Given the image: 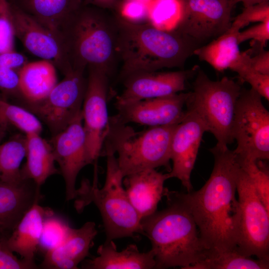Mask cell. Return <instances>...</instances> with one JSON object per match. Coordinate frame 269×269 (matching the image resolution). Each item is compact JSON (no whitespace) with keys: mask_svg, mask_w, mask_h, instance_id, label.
Here are the masks:
<instances>
[{"mask_svg":"<svg viewBox=\"0 0 269 269\" xmlns=\"http://www.w3.org/2000/svg\"><path fill=\"white\" fill-rule=\"evenodd\" d=\"M107 172L105 184L98 187L95 169L92 184L84 179L77 189L75 208L79 212L87 205L94 203L101 214L106 235V241L124 237L135 238L143 235L141 218L129 200L123 186L124 177L119 168L116 157L110 149L105 147Z\"/></svg>","mask_w":269,"mask_h":269,"instance_id":"5","label":"cell"},{"mask_svg":"<svg viewBox=\"0 0 269 269\" xmlns=\"http://www.w3.org/2000/svg\"><path fill=\"white\" fill-rule=\"evenodd\" d=\"M189 92L148 99L134 102L115 104L120 122L135 123L151 127L177 124L186 112Z\"/></svg>","mask_w":269,"mask_h":269,"instance_id":"16","label":"cell"},{"mask_svg":"<svg viewBox=\"0 0 269 269\" xmlns=\"http://www.w3.org/2000/svg\"><path fill=\"white\" fill-rule=\"evenodd\" d=\"M83 1L84 5L117 11L122 0H83Z\"/></svg>","mask_w":269,"mask_h":269,"instance_id":"42","label":"cell"},{"mask_svg":"<svg viewBox=\"0 0 269 269\" xmlns=\"http://www.w3.org/2000/svg\"><path fill=\"white\" fill-rule=\"evenodd\" d=\"M250 63L257 71L266 75H269V51L264 48L260 49L255 56H250Z\"/></svg>","mask_w":269,"mask_h":269,"instance_id":"41","label":"cell"},{"mask_svg":"<svg viewBox=\"0 0 269 269\" xmlns=\"http://www.w3.org/2000/svg\"><path fill=\"white\" fill-rule=\"evenodd\" d=\"M237 192L240 209L237 250L247 256L269 260V211L240 166Z\"/></svg>","mask_w":269,"mask_h":269,"instance_id":"9","label":"cell"},{"mask_svg":"<svg viewBox=\"0 0 269 269\" xmlns=\"http://www.w3.org/2000/svg\"><path fill=\"white\" fill-rule=\"evenodd\" d=\"M98 231L93 222L79 229L71 228L64 242L45 253L41 267L50 269H76L88 255Z\"/></svg>","mask_w":269,"mask_h":269,"instance_id":"20","label":"cell"},{"mask_svg":"<svg viewBox=\"0 0 269 269\" xmlns=\"http://www.w3.org/2000/svg\"><path fill=\"white\" fill-rule=\"evenodd\" d=\"M117 54L121 76L182 68L198 46L174 29L164 30L149 22L134 24L117 15Z\"/></svg>","mask_w":269,"mask_h":269,"instance_id":"3","label":"cell"},{"mask_svg":"<svg viewBox=\"0 0 269 269\" xmlns=\"http://www.w3.org/2000/svg\"><path fill=\"white\" fill-rule=\"evenodd\" d=\"M55 162L63 177L67 200L76 196V180L80 170L91 164L87 150L81 112L63 130L52 136L50 141Z\"/></svg>","mask_w":269,"mask_h":269,"instance_id":"14","label":"cell"},{"mask_svg":"<svg viewBox=\"0 0 269 269\" xmlns=\"http://www.w3.org/2000/svg\"><path fill=\"white\" fill-rule=\"evenodd\" d=\"M148 22L164 30L171 29L178 19L180 12L179 0H150L148 3Z\"/></svg>","mask_w":269,"mask_h":269,"instance_id":"31","label":"cell"},{"mask_svg":"<svg viewBox=\"0 0 269 269\" xmlns=\"http://www.w3.org/2000/svg\"><path fill=\"white\" fill-rule=\"evenodd\" d=\"M18 74L20 105L42 101L57 83L55 66L45 60L28 62Z\"/></svg>","mask_w":269,"mask_h":269,"instance_id":"23","label":"cell"},{"mask_svg":"<svg viewBox=\"0 0 269 269\" xmlns=\"http://www.w3.org/2000/svg\"><path fill=\"white\" fill-rule=\"evenodd\" d=\"M250 39L257 42L261 49L264 48L269 40V20L260 22L244 31L239 32L237 40L239 45Z\"/></svg>","mask_w":269,"mask_h":269,"instance_id":"39","label":"cell"},{"mask_svg":"<svg viewBox=\"0 0 269 269\" xmlns=\"http://www.w3.org/2000/svg\"><path fill=\"white\" fill-rule=\"evenodd\" d=\"M26 152L25 134H16L0 143V181L17 184L25 180L22 177L20 166Z\"/></svg>","mask_w":269,"mask_h":269,"instance_id":"28","label":"cell"},{"mask_svg":"<svg viewBox=\"0 0 269 269\" xmlns=\"http://www.w3.org/2000/svg\"><path fill=\"white\" fill-rule=\"evenodd\" d=\"M233 1L235 3L238 2H242L244 5V7H247L255 4L268 1L269 0H230Z\"/></svg>","mask_w":269,"mask_h":269,"instance_id":"43","label":"cell"},{"mask_svg":"<svg viewBox=\"0 0 269 269\" xmlns=\"http://www.w3.org/2000/svg\"><path fill=\"white\" fill-rule=\"evenodd\" d=\"M11 2L57 36L63 24L84 5L83 0H15Z\"/></svg>","mask_w":269,"mask_h":269,"instance_id":"24","label":"cell"},{"mask_svg":"<svg viewBox=\"0 0 269 269\" xmlns=\"http://www.w3.org/2000/svg\"><path fill=\"white\" fill-rule=\"evenodd\" d=\"M85 70L64 75L42 101L19 105L44 122L52 136L63 130L81 112L87 87Z\"/></svg>","mask_w":269,"mask_h":269,"instance_id":"10","label":"cell"},{"mask_svg":"<svg viewBox=\"0 0 269 269\" xmlns=\"http://www.w3.org/2000/svg\"><path fill=\"white\" fill-rule=\"evenodd\" d=\"M240 30L231 25L220 36L197 48L193 54L219 72L230 69L241 54L237 40Z\"/></svg>","mask_w":269,"mask_h":269,"instance_id":"26","label":"cell"},{"mask_svg":"<svg viewBox=\"0 0 269 269\" xmlns=\"http://www.w3.org/2000/svg\"><path fill=\"white\" fill-rule=\"evenodd\" d=\"M236 158L240 167L250 177L260 199L269 211V173L264 160Z\"/></svg>","mask_w":269,"mask_h":269,"instance_id":"33","label":"cell"},{"mask_svg":"<svg viewBox=\"0 0 269 269\" xmlns=\"http://www.w3.org/2000/svg\"><path fill=\"white\" fill-rule=\"evenodd\" d=\"M100 8L83 5L60 28L58 36L73 69L93 67L109 76L118 60V21Z\"/></svg>","mask_w":269,"mask_h":269,"instance_id":"4","label":"cell"},{"mask_svg":"<svg viewBox=\"0 0 269 269\" xmlns=\"http://www.w3.org/2000/svg\"><path fill=\"white\" fill-rule=\"evenodd\" d=\"M28 62L27 58L15 50L0 53V67L19 71Z\"/></svg>","mask_w":269,"mask_h":269,"instance_id":"40","label":"cell"},{"mask_svg":"<svg viewBox=\"0 0 269 269\" xmlns=\"http://www.w3.org/2000/svg\"><path fill=\"white\" fill-rule=\"evenodd\" d=\"M269 20V1L245 7L242 12L234 18L232 26L241 29L250 23Z\"/></svg>","mask_w":269,"mask_h":269,"instance_id":"36","label":"cell"},{"mask_svg":"<svg viewBox=\"0 0 269 269\" xmlns=\"http://www.w3.org/2000/svg\"><path fill=\"white\" fill-rule=\"evenodd\" d=\"M7 236L0 235V269H33L35 264H31L14 255L7 245Z\"/></svg>","mask_w":269,"mask_h":269,"instance_id":"37","label":"cell"},{"mask_svg":"<svg viewBox=\"0 0 269 269\" xmlns=\"http://www.w3.org/2000/svg\"><path fill=\"white\" fill-rule=\"evenodd\" d=\"M250 56V50L241 52L230 69L236 72L242 81L248 83L262 98L269 101V75L263 74L255 70L251 64Z\"/></svg>","mask_w":269,"mask_h":269,"instance_id":"30","label":"cell"},{"mask_svg":"<svg viewBox=\"0 0 269 269\" xmlns=\"http://www.w3.org/2000/svg\"><path fill=\"white\" fill-rule=\"evenodd\" d=\"M82 108L86 146L91 164L101 154L109 129L107 109L109 76L104 71L89 67Z\"/></svg>","mask_w":269,"mask_h":269,"instance_id":"12","label":"cell"},{"mask_svg":"<svg viewBox=\"0 0 269 269\" xmlns=\"http://www.w3.org/2000/svg\"><path fill=\"white\" fill-rule=\"evenodd\" d=\"M10 1H14L15 0H9Z\"/></svg>","mask_w":269,"mask_h":269,"instance_id":"45","label":"cell"},{"mask_svg":"<svg viewBox=\"0 0 269 269\" xmlns=\"http://www.w3.org/2000/svg\"><path fill=\"white\" fill-rule=\"evenodd\" d=\"M242 87L227 77L220 80L210 79L199 67L189 92L186 108L193 110L212 133L220 147L234 141L233 126L236 103Z\"/></svg>","mask_w":269,"mask_h":269,"instance_id":"7","label":"cell"},{"mask_svg":"<svg viewBox=\"0 0 269 269\" xmlns=\"http://www.w3.org/2000/svg\"><path fill=\"white\" fill-rule=\"evenodd\" d=\"M124 178L123 184L128 198L141 219L155 212L158 202L164 196V184L169 179L168 173L149 169Z\"/></svg>","mask_w":269,"mask_h":269,"instance_id":"19","label":"cell"},{"mask_svg":"<svg viewBox=\"0 0 269 269\" xmlns=\"http://www.w3.org/2000/svg\"><path fill=\"white\" fill-rule=\"evenodd\" d=\"M0 92L8 99L20 100L18 70L0 67Z\"/></svg>","mask_w":269,"mask_h":269,"instance_id":"38","label":"cell"},{"mask_svg":"<svg viewBox=\"0 0 269 269\" xmlns=\"http://www.w3.org/2000/svg\"><path fill=\"white\" fill-rule=\"evenodd\" d=\"M137 0L140 1L144 2L147 3L150 0Z\"/></svg>","mask_w":269,"mask_h":269,"instance_id":"44","label":"cell"},{"mask_svg":"<svg viewBox=\"0 0 269 269\" xmlns=\"http://www.w3.org/2000/svg\"><path fill=\"white\" fill-rule=\"evenodd\" d=\"M12 128L25 134H40L42 127L40 120L28 110L12 103L0 93V143Z\"/></svg>","mask_w":269,"mask_h":269,"instance_id":"27","label":"cell"},{"mask_svg":"<svg viewBox=\"0 0 269 269\" xmlns=\"http://www.w3.org/2000/svg\"><path fill=\"white\" fill-rule=\"evenodd\" d=\"M167 206L141 219L143 235L149 240L155 269L187 268L208 255L194 217L181 193L166 188Z\"/></svg>","mask_w":269,"mask_h":269,"instance_id":"2","label":"cell"},{"mask_svg":"<svg viewBox=\"0 0 269 269\" xmlns=\"http://www.w3.org/2000/svg\"><path fill=\"white\" fill-rule=\"evenodd\" d=\"M39 196V188L31 180L17 184L0 181V235L8 237Z\"/></svg>","mask_w":269,"mask_h":269,"instance_id":"18","label":"cell"},{"mask_svg":"<svg viewBox=\"0 0 269 269\" xmlns=\"http://www.w3.org/2000/svg\"><path fill=\"white\" fill-rule=\"evenodd\" d=\"M179 123L151 127L136 133L113 117L110 119L109 132L104 143L117 154V163L124 178L160 166L171 170V140Z\"/></svg>","mask_w":269,"mask_h":269,"instance_id":"6","label":"cell"},{"mask_svg":"<svg viewBox=\"0 0 269 269\" xmlns=\"http://www.w3.org/2000/svg\"><path fill=\"white\" fill-rule=\"evenodd\" d=\"M262 96L253 88L242 87L233 126L237 157L253 161L269 158V113Z\"/></svg>","mask_w":269,"mask_h":269,"instance_id":"8","label":"cell"},{"mask_svg":"<svg viewBox=\"0 0 269 269\" xmlns=\"http://www.w3.org/2000/svg\"><path fill=\"white\" fill-rule=\"evenodd\" d=\"M26 135V162L21 169L23 179L33 181L38 188L58 170L50 142L33 133Z\"/></svg>","mask_w":269,"mask_h":269,"instance_id":"25","label":"cell"},{"mask_svg":"<svg viewBox=\"0 0 269 269\" xmlns=\"http://www.w3.org/2000/svg\"><path fill=\"white\" fill-rule=\"evenodd\" d=\"M212 172L197 191L181 193L208 255L237 249L240 204L236 199L240 165L233 150L217 144L210 149Z\"/></svg>","mask_w":269,"mask_h":269,"instance_id":"1","label":"cell"},{"mask_svg":"<svg viewBox=\"0 0 269 269\" xmlns=\"http://www.w3.org/2000/svg\"><path fill=\"white\" fill-rule=\"evenodd\" d=\"M51 210L35 203L24 214L7 238L9 249L21 259L35 264V254L38 248L43 222Z\"/></svg>","mask_w":269,"mask_h":269,"instance_id":"21","label":"cell"},{"mask_svg":"<svg viewBox=\"0 0 269 269\" xmlns=\"http://www.w3.org/2000/svg\"><path fill=\"white\" fill-rule=\"evenodd\" d=\"M15 32L9 0H0V53L14 50Z\"/></svg>","mask_w":269,"mask_h":269,"instance_id":"34","label":"cell"},{"mask_svg":"<svg viewBox=\"0 0 269 269\" xmlns=\"http://www.w3.org/2000/svg\"><path fill=\"white\" fill-rule=\"evenodd\" d=\"M206 132V126L198 115L186 108L185 116L176 126L172 135L170 150L172 167L168 174L169 178L179 179L187 192L193 189L191 174Z\"/></svg>","mask_w":269,"mask_h":269,"instance_id":"15","label":"cell"},{"mask_svg":"<svg viewBox=\"0 0 269 269\" xmlns=\"http://www.w3.org/2000/svg\"><path fill=\"white\" fill-rule=\"evenodd\" d=\"M98 256L89 260L84 268L88 269H155L154 253L140 252L136 245L130 244L118 251L113 240L105 241L97 250Z\"/></svg>","mask_w":269,"mask_h":269,"instance_id":"22","label":"cell"},{"mask_svg":"<svg viewBox=\"0 0 269 269\" xmlns=\"http://www.w3.org/2000/svg\"><path fill=\"white\" fill-rule=\"evenodd\" d=\"M198 67L188 70L141 72L125 78L124 88L115 104L167 96L185 89L187 80L195 75Z\"/></svg>","mask_w":269,"mask_h":269,"instance_id":"17","label":"cell"},{"mask_svg":"<svg viewBox=\"0 0 269 269\" xmlns=\"http://www.w3.org/2000/svg\"><path fill=\"white\" fill-rule=\"evenodd\" d=\"M71 227L61 217L50 211L45 217L38 248L45 253L61 245Z\"/></svg>","mask_w":269,"mask_h":269,"instance_id":"32","label":"cell"},{"mask_svg":"<svg viewBox=\"0 0 269 269\" xmlns=\"http://www.w3.org/2000/svg\"><path fill=\"white\" fill-rule=\"evenodd\" d=\"M269 260L254 259L237 250L210 254L187 269H267Z\"/></svg>","mask_w":269,"mask_h":269,"instance_id":"29","label":"cell"},{"mask_svg":"<svg viewBox=\"0 0 269 269\" xmlns=\"http://www.w3.org/2000/svg\"><path fill=\"white\" fill-rule=\"evenodd\" d=\"M180 12L173 29L196 44L204 45L231 27L236 4L230 0H179Z\"/></svg>","mask_w":269,"mask_h":269,"instance_id":"11","label":"cell"},{"mask_svg":"<svg viewBox=\"0 0 269 269\" xmlns=\"http://www.w3.org/2000/svg\"><path fill=\"white\" fill-rule=\"evenodd\" d=\"M117 11L118 16L128 22L134 24L149 22L147 3L137 0H122Z\"/></svg>","mask_w":269,"mask_h":269,"instance_id":"35","label":"cell"},{"mask_svg":"<svg viewBox=\"0 0 269 269\" xmlns=\"http://www.w3.org/2000/svg\"><path fill=\"white\" fill-rule=\"evenodd\" d=\"M10 2L15 37L29 52L52 62L64 75L72 71L73 68L60 38Z\"/></svg>","mask_w":269,"mask_h":269,"instance_id":"13","label":"cell"}]
</instances>
